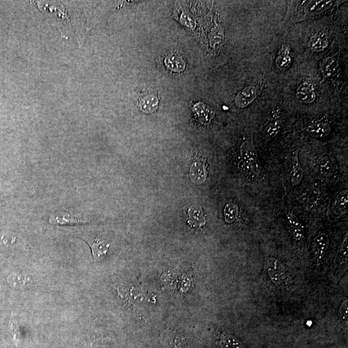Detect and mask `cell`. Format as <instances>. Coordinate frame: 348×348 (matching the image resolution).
Wrapping results in <instances>:
<instances>
[{"label":"cell","mask_w":348,"mask_h":348,"mask_svg":"<svg viewBox=\"0 0 348 348\" xmlns=\"http://www.w3.org/2000/svg\"><path fill=\"white\" fill-rule=\"evenodd\" d=\"M239 158V163L245 172L256 175H259L261 172L257 151L251 139L245 141L241 144Z\"/></svg>","instance_id":"1"},{"label":"cell","mask_w":348,"mask_h":348,"mask_svg":"<svg viewBox=\"0 0 348 348\" xmlns=\"http://www.w3.org/2000/svg\"><path fill=\"white\" fill-rule=\"evenodd\" d=\"M267 273L270 281L275 286L283 285L288 277L285 266L275 257H270L267 262Z\"/></svg>","instance_id":"2"},{"label":"cell","mask_w":348,"mask_h":348,"mask_svg":"<svg viewBox=\"0 0 348 348\" xmlns=\"http://www.w3.org/2000/svg\"><path fill=\"white\" fill-rule=\"evenodd\" d=\"M348 233L344 238L341 245L340 249H339L338 254H337L336 263L333 272L335 281H338L343 276L346 271L348 269Z\"/></svg>","instance_id":"3"},{"label":"cell","mask_w":348,"mask_h":348,"mask_svg":"<svg viewBox=\"0 0 348 348\" xmlns=\"http://www.w3.org/2000/svg\"><path fill=\"white\" fill-rule=\"evenodd\" d=\"M286 218L290 233L296 242L301 243L304 241L305 237L304 226L298 217L292 211H286Z\"/></svg>","instance_id":"4"},{"label":"cell","mask_w":348,"mask_h":348,"mask_svg":"<svg viewBox=\"0 0 348 348\" xmlns=\"http://www.w3.org/2000/svg\"><path fill=\"white\" fill-rule=\"evenodd\" d=\"M329 245H330V239L327 235L322 233L315 237L313 241V253L315 261L317 263H319L323 259L328 249Z\"/></svg>","instance_id":"5"},{"label":"cell","mask_w":348,"mask_h":348,"mask_svg":"<svg viewBox=\"0 0 348 348\" xmlns=\"http://www.w3.org/2000/svg\"><path fill=\"white\" fill-rule=\"evenodd\" d=\"M257 96V90L254 86H247L241 91L235 99V103L239 108H245L249 105Z\"/></svg>","instance_id":"6"},{"label":"cell","mask_w":348,"mask_h":348,"mask_svg":"<svg viewBox=\"0 0 348 348\" xmlns=\"http://www.w3.org/2000/svg\"><path fill=\"white\" fill-rule=\"evenodd\" d=\"M348 202V191L347 190L342 191L335 198L332 206V213L335 219H338L347 212Z\"/></svg>","instance_id":"7"},{"label":"cell","mask_w":348,"mask_h":348,"mask_svg":"<svg viewBox=\"0 0 348 348\" xmlns=\"http://www.w3.org/2000/svg\"><path fill=\"white\" fill-rule=\"evenodd\" d=\"M159 103V98L153 93H145L139 98V107L147 114L154 112L157 109Z\"/></svg>","instance_id":"8"},{"label":"cell","mask_w":348,"mask_h":348,"mask_svg":"<svg viewBox=\"0 0 348 348\" xmlns=\"http://www.w3.org/2000/svg\"><path fill=\"white\" fill-rule=\"evenodd\" d=\"M306 131L315 138H325L330 133V124L324 119H318L311 122L306 128Z\"/></svg>","instance_id":"9"},{"label":"cell","mask_w":348,"mask_h":348,"mask_svg":"<svg viewBox=\"0 0 348 348\" xmlns=\"http://www.w3.org/2000/svg\"><path fill=\"white\" fill-rule=\"evenodd\" d=\"M164 63L168 69L175 72L184 71L186 68L185 59L176 52H170L166 55Z\"/></svg>","instance_id":"10"},{"label":"cell","mask_w":348,"mask_h":348,"mask_svg":"<svg viewBox=\"0 0 348 348\" xmlns=\"http://www.w3.org/2000/svg\"><path fill=\"white\" fill-rule=\"evenodd\" d=\"M296 96L300 101L309 104L315 101L316 94L314 87L310 83L304 82L298 87Z\"/></svg>","instance_id":"11"},{"label":"cell","mask_w":348,"mask_h":348,"mask_svg":"<svg viewBox=\"0 0 348 348\" xmlns=\"http://www.w3.org/2000/svg\"><path fill=\"white\" fill-rule=\"evenodd\" d=\"M290 178L292 185L298 186L300 184L304 178V172L298 159V153L292 156L290 164Z\"/></svg>","instance_id":"12"},{"label":"cell","mask_w":348,"mask_h":348,"mask_svg":"<svg viewBox=\"0 0 348 348\" xmlns=\"http://www.w3.org/2000/svg\"><path fill=\"white\" fill-rule=\"evenodd\" d=\"M191 178L192 182L200 185L205 182L207 178V173L205 161L198 160L192 165L191 170Z\"/></svg>","instance_id":"13"},{"label":"cell","mask_w":348,"mask_h":348,"mask_svg":"<svg viewBox=\"0 0 348 348\" xmlns=\"http://www.w3.org/2000/svg\"><path fill=\"white\" fill-rule=\"evenodd\" d=\"M193 110L200 122L204 125L210 123L215 116L214 111L202 102L196 104Z\"/></svg>","instance_id":"14"},{"label":"cell","mask_w":348,"mask_h":348,"mask_svg":"<svg viewBox=\"0 0 348 348\" xmlns=\"http://www.w3.org/2000/svg\"><path fill=\"white\" fill-rule=\"evenodd\" d=\"M329 40L327 34L324 33H319L314 34L309 39L308 47L313 52H319L323 51L327 48Z\"/></svg>","instance_id":"15"},{"label":"cell","mask_w":348,"mask_h":348,"mask_svg":"<svg viewBox=\"0 0 348 348\" xmlns=\"http://www.w3.org/2000/svg\"><path fill=\"white\" fill-rule=\"evenodd\" d=\"M95 261H98L105 257L110 247V244L106 241L96 239L93 242L89 243Z\"/></svg>","instance_id":"16"},{"label":"cell","mask_w":348,"mask_h":348,"mask_svg":"<svg viewBox=\"0 0 348 348\" xmlns=\"http://www.w3.org/2000/svg\"><path fill=\"white\" fill-rule=\"evenodd\" d=\"M320 68H321L322 74H323L325 78H332L338 71L339 62L334 57L329 56L326 57L322 61Z\"/></svg>","instance_id":"17"},{"label":"cell","mask_w":348,"mask_h":348,"mask_svg":"<svg viewBox=\"0 0 348 348\" xmlns=\"http://www.w3.org/2000/svg\"><path fill=\"white\" fill-rule=\"evenodd\" d=\"M189 223L191 226L196 227H202L206 225L203 212L201 207L199 206H192L189 210Z\"/></svg>","instance_id":"18"},{"label":"cell","mask_w":348,"mask_h":348,"mask_svg":"<svg viewBox=\"0 0 348 348\" xmlns=\"http://www.w3.org/2000/svg\"><path fill=\"white\" fill-rule=\"evenodd\" d=\"M336 166L330 157H324L318 161L317 170L324 177L332 176L335 173Z\"/></svg>","instance_id":"19"},{"label":"cell","mask_w":348,"mask_h":348,"mask_svg":"<svg viewBox=\"0 0 348 348\" xmlns=\"http://www.w3.org/2000/svg\"><path fill=\"white\" fill-rule=\"evenodd\" d=\"M306 11L309 16L319 14L328 9L332 5V1H307Z\"/></svg>","instance_id":"20"},{"label":"cell","mask_w":348,"mask_h":348,"mask_svg":"<svg viewBox=\"0 0 348 348\" xmlns=\"http://www.w3.org/2000/svg\"><path fill=\"white\" fill-rule=\"evenodd\" d=\"M282 128H283V123H282L280 117H273L270 122L266 126L264 133H265L267 138H275V136L278 135Z\"/></svg>","instance_id":"21"},{"label":"cell","mask_w":348,"mask_h":348,"mask_svg":"<svg viewBox=\"0 0 348 348\" xmlns=\"http://www.w3.org/2000/svg\"><path fill=\"white\" fill-rule=\"evenodd\" d=\"M291 63V57L290 55V49L283 48L279 51L277 56L276 64L280 69L285 70L290 66Z\"/></svg>","instance_id":"22"},{"label":"cell","mask_w":348,"mask_h":348,"mask_svg":"<svg viewBox=\"0 0 348 348\" xmlns=\"http://www.w3.org/2000/svg\"><path fill=\"white\" fill-rule=\"evenodd\" d=\"M225 218L226 223H233L236 221L239 216V208L238 205L234 203H228L224 209Z\"/></svg>","instance_id":"23"},{"label":"cell","mask_w":348,"mask_h":348,"mask_svg":"<svg viewBox=\"0 0 348 348\" xmlns=\"http://www.w3.org/2000/svg\"><path fill=\"white\" fill-rule=\"evenodd\" d=\"M220 345L221 348H243L240 342L230 335H225L221 337Z\"/></svg>","instance_id":"24"},{"label":"cell","mask_w":348,"mask_h":348,"mask_svg":"<svg viewBox=\"0 0 348 348\" xmlns=\"http://www.w3.org/2000/svg\"><path fill=\"white\" fill-rule=\"evenodd\" d=\"M340 319L342 322L344 324L348 323V300H345L342 303L340 307Z\"/></svg>","instance_id":"25"}]
</instances>
